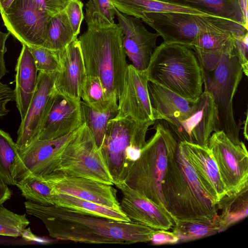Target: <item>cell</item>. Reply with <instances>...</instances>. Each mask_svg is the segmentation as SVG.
Returning <instances> with one entry per match:
<instances>
[{
  "mask_svg": "<svg viewBox=\"0 0 248 248\" xmlns=\"http://www.w3.org/2000/svg\"><path fill=\"white\" fill-rule=\"evenodd\" d=\"M235 51L238 60L246 76H248V33L241 36H235Z\"/></svg>",
  "mask_w": 248,
  "mask_h": 248,
  "instance_id": "cell-39",
  "label": "cell"
},
{
  "mask_svg": "<svg viewBox=\"0 0 248 248\" xmlns=\"http://www.w3.org/2000/svg\"><path fill=\"white\" fill-rule=\"evenodd\" d=\"M148 89L156 120H162L166 123L183 120L194 110L197 99L192 101L186 99L149 81Z\"/></svg>",
  "mask_w": 248,
  "mask_h": 248,
  "instance_id": "cell-22",
  "label": "cell"
},
{
  "mask_svg": "<svg viewBox=\"0 0 248 248\" xmlns=\"http://www.w3.org/2000/svg\"><path fill=\"white\" fill-rule=\"evenodd\" d=\"M217 206L222 210L218 219L223 231L247 217L248 186L237 193L225 195L217 202Z\"/></svg>",
  "mask_w": 248,
  "mask_h": 248,
  "instance_id": "cell-29",
  "label": "cell"
},
{
  "mask_svg": "<svg viewBox=\"0 0 248 248\" xmlns=\"http://www.w3.org/2000/svg\"><path fill=\"white\" fill-rule=\"evenodd\" d=\"M146 70L127 66L124 84L115 118L129 117L138 122L156 121L148 89Z\"/></svg>",
  "mask_w": 248,
  "mask_h": 248,
  "instance_id": "cell-14",
  "label": "cell"
},
{
  "mask_svg": "<svg viewBox=\"0 0 248 248\" xmlns=\"http://www.w3.org/2000/svg\"><path fill=\"white\" fill-rule=\"evenodd\" d=\"M177 235L174 232L165 230H155L150 242L155 245L175 244L179 241Z\"/></svg>",
  "mask_w": 248,
  "mask_h": 248,
  "instance_id": "cell-41",
  "label": "cell"
},
{
  "mask_svg": "<svg viewBox=\"0 0 248 248\" xmlns=\"http://www.w3.org/2000/svg\"><path fill=\"white\" fill-rule=\"evenodd\" d=\"M26 212L40 219L50 236L89 244H131L150 242L155 230L131 222L97 217L57 205L24 202Z\"/></svg>",
  "mask_w": 248,
  "mask_h": 248,
  "instance_id": "cell-1",
  "label": "cell"
},
{
  "mask_svg": "<svg viewBox=\"0 0 248 248\" xmlns=\"http://www.w3.org/2000/svg\"><path fill=\"white\" fill-rule=\"evenodd\" d=\"M20 168L16 142L8 133L0 129V178L7 185L16 186Z\"/></svg>",
  "mask_w": 248,
  "mask_h": 248,
  "instance_id": "cell-28",
  "label": "cell"
},
{
  "mask_svg": "<svg viewBox=\"0 0 248 248\" xmlns=\"http://www.w3.org/2000/svg\"><path fill=\"white\" fill-rule=\"evenodd\" d=\"M202 70L204 90L213 97L220 130L233 143L240 144V127L234 119L232 103L243 72L235 50L224 54L213 70L207 71L202 68Z\"/></svg>",
  "mask_w": 248,
  "mask_h": 248,
  "instance_id": "cell-8",
  "label": "cell"
},
{
  "mask_svg": "<svg viewBox=\"0 0 248 248\" xmlns=\"http://www.w3.org/2000/svg\"><path fill=\"white\" fill-rule=\"evenodd\" d=\"M80 98L93 110L104 112L118 108V103L109 100L99 78L86 76L82 85Z\"/></svg>",
  "mask_w": 248,
  "mask_h": 248,
  "instance_id": "cell-33",
  "label": "cell"
},
{
  "mask_svg": "<svg viewBox=\"0 0 248 248\" xmlns=\"http://www.w3.org/2000/svg\"><path fill=\"white\" fill-rule=\"evenodd\" d=\"M165 2L187 7L205 14L228 19L248 30L241 0H168Z\"/></svg>",
  "mask_w": 248,
  "mask_h": 248,
  "instance_id": "cell-25",
  "label": "cell"
},
{
  "mask_svg": "<svg viewBox=\"0 0 248 248\" xmlns=\"http://www.w3.org/2000/svg\"><path fill=\"white\" fill-rule=\"evenodd\" d=\"M83 124L80 101L54 89L38 140L56 139L76 131Z\"/></svg>",
  "mask_w": 248,
  "mask_h": 248,
  "instance_id": "cell-16",
  "label": "cell"
},
{
  "mask_svg": "<svg viewBox=\"0 0 248 248\" xmlns=\"http://www.w3.org/2000/svg\"><path fill=\"white\" fill-rule=\"evenodd\" d=\"M29 224L26 214L15 213L0 204V235L19 237Z\"/></svg>",
  "mask_w": 248,
  "mask_h": 248,
  "instance_id": "cell-35",
  "label": "cell"
},
{
  "mask_svg": "<svg viewBox=\"0 0 248 248\" xmlns=\"http://www.w3.org/2000/svg\"><path fill=\"white\" fill-rule=\"evenodd\" d=\"M155 123L138 122L129 117L109 121L100 149L113 184L124 182L130 165L146 144L148 128Z\"/></svg>",
  "mask_w": 248,
  "mask_h": 248,
  "instance_id": "cell-7",
  "label": "cell"
},
{
  "mask_svg": "<svg viewBox=\"0 0 248 248\" xmlns=\"http://www.w3.org/2000/svg\"><path fill=\"white\" fill-rule=\"evenodd\" d=\"M34 58L38 71L47 74L60 72L61 65L57 51L44 47H28Z\"/></svg>",
  "mask_w": 248,
  "mask_h": 248,
  "instance_id": "cell-36",
  "label": "cell"
},
{
  "mask_svg": "<svg viewBox=\"0 0 248 248\" xmlns=\"http://www.w3.org/2000/svg\"><path fill=\"white\" fill-rule=\"evenodd\" d=\"M173 232L179 240L187 241L208 237L222 231L218 215L210 220H175Z\"/></svg>",
  "mask_w": 248,
  "mask_h": 248,
  "instance_id": "cell-31",
  "label": "cell"
},
{
  "mask_svg": "<svg viewBox=\"0 0 248 248\" xmlns=\"http://www.w3.org/2000/svg\"><path fill=\"white\" fill-rule=\"evenodd\" d=\"M57 74L39 71L33 96L17 131L16 143L19 150L25 149L37 139L48 108Z\"/></svg>",
  "mask_w": 248,
  "mask_h": 248,
  "instance_id": "cell-17",
  "label": "cell"
},
{
  "mask_svg": "<svg viewBox=\"0 0 248 248\" xmlns=\"http://www.w3.org/2000/svg\"><path fill=\"white\" fill-rule=\"evenodd\" d=\"M235 36L223 32H205L199 34L191 48L201 67L207 71L215 69L224 54L235 50Z\"/></svg>",
  "mask_w": 248,
  "mask_h": 248,
  "instance_id": "cell-24",
  "label": "cell"
},
{
  "mask_svg": "<svg viewBox=\"0 0 248 248\" xmlns=\"http://www.w3.org/2000/svg\"><path fill=\"white\" fill-rule=\"evenodd\" d=\"M247 123H248V114L246 115V119L245 121V127L244 128V135L245 136V139L248 140V135H247Z\"/></svg>",
  "mask_w": 248,
  "mask_h": 248,
  "instance_id": "cell-46",
  "label": "cell"
},
{
  "mask_svg": "<svg viewBox=\"0 0 248 248\" xmlns=\"http://www.w3.org/2000/svg\"><path fill=\"white\" fill-rule=\"evenodd\" d=\"M114 185L122 194L121 208L131 222L155 230H168L172 228L173 220L166 209L124 182Z\"/></svg>",
  "mask_w": 248,
  "mask_h": 248,
  "instance_id": "cell-18",
  "label": "cell"
},
{
  "mask_svg": "<svg viewBox=\"0 0 248 248\" xmlns=\"http://www.w3.org/2000/svg\"><path fill=\"white\" fill-rule=\"evenodd\" d=\"M15 100L14 90L8 85L0 82V117L6 115L9 110L6 108V104Z\"/></svg>",
  "mask_w": 248,
  "mask_h": 248,
  "instance_id": "cell-42",
  "label": "cell"
},
{
  "mask_svg": "<svg viewBox=\"0 0 248 248\" xmlns=\"http://www.w3.org/2000/svg\"><path fill=\"white\" fill-rule=\"evenodd\" d=\"M77 38L67 15L63 10L51 17L44 47L60 51Z\"/></svg>",
  "mask_w": 248,
  "mask_h": 248,
  "instance_id": "cell-30",
  "label": "cell"
},
{
  "mask_svg": "<svg viewBox=\"0 0 248 248\" xmlns=\"http://www.w3.org/2000/svg\"><path fill=\"white\" fill-rule=\"evenodd\" d=\"M166 123L178 142L206 146L211 135L220 130L216 105L211 94L206 90L196 100L194 110L187 118Z\"/></svg>",
  "mask_w": 248,
  "mask_h": 248,
  "instance_id": "cell-12",
  "label": "cell"
},
{
  "mask_svg": "<svg viewBox=\"0 0 248 248\" xmlns=\"http://www.w3.org/2000/svg\"><path fill=\"white\" fill-rule=\"evenodd\" d=\"M154 128V135L141 149L140 157L129 166L124 182L167 210L162 183L179 142L162 123H157Z\"/></svg>",
  "mask_w": 248,
  "mask_h": 248,
  "instance_id": "cell-5",
  "label": "cell"
},
{
  "mask_svg": "<svg viewBox=\"0 0 248 248\" xmlns=\"http://www.w3.org/2000/svg\"><path fill=\"white\" fill-rule=\"evenodd\" d=\"M205 191L217 204L227 194L217 165L208 146L180 141Z\"/></svg>",
  "mask_w": 248,
  "mask_h": 248,
  "instance_id": "cell-21",
  "label": "cell"
},
{
  "mask_svg": "<svg viewBox=\"0 0 248 248\" xmlns=\"http://www.w3.org/2000/svg\"><path fill=\"white\" fill-rule=\"evenodd\" d=\"M54 205L71 211L113 220L130 222L122 210L106 207L68 194H54Z\"/></svg>",
  "mask_w": 248,
  "mask_h": 248,
  "instance_id": "cell-27",
  "label": "cell"
},
{
  "mask_svg": "<svg viewBox=\"0 0 248 248\" xmlns=\"http://www.w3.org/2000/svg\"><path fill=\"white\" fill-rule=\"evenodd\" d=\"M12 195V191L8 187L0 178V204H3L10 199Z\"/></svg>",
  "mask_w": 248,
  "mask_h": 248,
  "instance_id": "cell-44",
  "label": "cell"
},
{
  "mask_svg": "<svg viewBox=\"0 0 248 248\" xmlns=\"http://www.w3.org/2000/svg\"><path fill=\"white\" fill-rule=\"evenodd\" d=\"M207 146L217 165L227 194L248 186V154L243 141L234 144L220 130L211 135Z\"/></svg>",
  "mask_w": 248,
  "mask_h": 248,
  "instance_id": "cell-10",
  "label": "cell"
},
{
  "mask_svg": "<svg viewBox=\"0 0 248 248\" xmlns=\"http://www.w3.org/2000/svg\"><path fill=\"white\" fill-rule=\"evenodd\" d=\"M16 186L27 200L44 205H54V194L41 177L29 174L18 180Z\"/></svg>",
  "mask_w": 248,
  "mask_h": 248,
  "instance_id": "cell-32",
  "label": "cell"
},
{
  "mask_svg": "<svg viewBox=\"0 0 248 248\" xmlns=\"http://www.w3.org/2000/svg\"><path fill=\"white\" fill-rule=\"evenodd\" d=\"M167 43L191 47L197 37L205 32H223L241 36L248 30L233 21L208 15L179 12L147 13L141 19Z\"/></svg>",
  "mask_w": 248,
  "mask_h": 248,
  "instance_id": "cell-6",
  "label": "cell"
},
{
  "mask_svg": "<svg viewBox=\"0 0 248 248\" xmlns=\"http://www.w3.org/2000/svg\"><path fill=\"white\" fill-rule=\"evenodd\" d=\"M162 191L173 223L176 219H213L218 215L217 204L205 191L179 143L168 162Z\"/></svg>",
  "mask_w": 248,
  "mask_h": 248,
  "instance_id": "cell-3",
  "label": "cell"
},
{
  "mask_svg": "<svg viewBox=\"0 0 248 248\" xmlns=\"http://www.w3.org/2000/svg\"><path fill=\"white\" fill-rule=\"evenodd\" d=\"M146 71L149 82L186 99L196 100L203 92L202 68L195 52L186 46L162 42Z\"/></svg>",
  "mask_w": 248,
  "mask_h": 248,
  "instance_id": "cell-4",
  "label": "cell"
},
{
  "mask_svg": "<svg viewBox=\"0 0 248 248\" xmlns=\"http://www.w3.org/2000/svg\"><path fill=\"white\" fill-rule=\"evenodd\" d=\"M57 52L61 68L57 74L54 89L66 96L80 101L81 88L86 74L78 39Z\"/></svg>",
  "mask_w": 248,
  "mask_h": 248,
  "instance_id": "cell-20",
  "label": "cell"
},
{
  "mask_svg": "<svg viewBox=\"0 0 248 248\" xmlns=\"http://www.w3.org/2000/svg\"><path fill=\"white\" fill-rule=\"evenodd\" d=\"M54 194L61 193L121 210L117 190L111 185L84 177L70 175L57 170L41 177Z\"/></svg>",
  "mask_w": 248,
  "mask_h": 248,
  "instance_id": "cell-13",
  "label": "cell"
},
{
  "mask_svg": "<svg viewBox=\"0 0 248 248\" xmlns=\"http://www.w3.org/2000/svg\"><path fill=\"white\" fill-rule=\"evenodd\" d=\"M58 170L114 185L101 150L84 123L63 150Z\"/></svg>",
  "mask_w": 248,
  "mask_h": 248,
  "instance_id": "cell-9",
  "label": "cell"
},
{
  "mask_svg": "<svg viewBox=\"0 0 248 248\" xmlns=\"http://www.w3.org/2000/svg\"><path fill=\"white\" fill-rule=\"evenodd\" d=\"M121 13L141 20L147 13L179 12L205 15L199 11L187 7L157 0H111Z\"/></svg>",
  "mask_w": 248,
  "mask_h": 248,
  "instance_id": "cell-26",
  "label": "cell"
},
{
  "mask_svg": "<svg viewBox=\"0 0 248 248\" xmlns=\"http://www.w3.org/2000/svg\"><path fill=\"white\" fill-rule=\"evenodd\" d=\"M77 130L56 139L36 140L19 150L21 168L17 181L29 174L43 177L58 170L62 152Z\"/></svg>",
  "mask_w": 248,
  "mask_h": 248,
  "instance_id": "cell-15",
  "label": "cell"
},
{
  "mask_svg": "<svg viewBox=\"0 0 248 248\" xmlns=\"http://www.w3.org/2000/svg\"><path fill=\"white\" fill-rule=\"evenodd\" d=\"M83 123L88 128L99 148L103 142L108 123L118 114V108L101 112L92 109L87 104L80 101Z\"/></svg>",
  "mask_w": 248,
  "mask_h": 248,
  "instance_id": "cell-34",
  "label": "cell"
},
{
  "mask_svg": "<svg viewBox=\"0 0 248 248\" xmlns=\"http://www.w3.org/2000/svg\"><path fill=\"white\" fill-rule=\"evenodd\" d=\"M15 0H0V13L3 14Z\"/></svg>",
  "mask_w": 248,
  "mask_h": 248,
  "instance_id": "cell-45",
  "label": "cell"
},
{
  "mask_svg": "<svg viewBox=\"0 0 248 248\" xmlns=\"http://www.w3.org/2000/svg\"><path fill=\"white\" fill-rule=\"evenodd\" d=\"M10 34L9 32L5 33L0 31V79L8 72L5 64L4 54L7 51L5 43Z\"/></svg>",
  "mask_w": 248,
  "mask_h": 248,
  "instance_id": "cell-43",
  "label": "cell"
},
{
  "mask_svg": "<svg viewBox=\"0 0 248 248\" xmlns=\"http://www.w3.org/2000/svg\"><path fill=\"white\" fill-rule=\"evenodd\" d=\"M115 12L124 34L125 52L131 64L136 69L146 70L157 46L156 43L159 34L149 31L140 19L124 14L116 8Z\"/></svg>",
  "mask_w": 248,
  "mask_h": 248,
  "instance_id": "cell-19",
  "label": "cell"
},
{
  "mask_svg": "<svg viewBox=\"0 0 248 248\" xmlns=\"http://www.w3.org/2000/svg\"><path fill=\"white\" fill-rule=\"evenodd\" d=\"M83 3L80 0H70L64 9L76 37L80 32V26L84 19Z\"/></svg>",
  "mask_w": 248,
  "mask_h": 248,
  "instance_id": "cell-38",
  "label": "cell"
},
{
  "mask_svg": "<svg viewBox=\"0 0 248 248\" xmlns=\"http://www.w3.org/2000/svg\"><path fill=\"white\" fill-rule=\"evenodd\" d=\"M70 0H31L39 10L50 16L64 10Z\"/></svg>",
  "mask_w": 248,
  "mask_h": 248,
  "instance_id": "cell-40",
  "label": "cell"
},
{
  "mask_svg": "<svg viewBox=\"0 0 248 248\" xmlns=\"http://www.w3.org/2000/svg\"><path fill=\"white\" fill-rule=\"evenodd\" d=\"M86 22L78 40L86 76L98 78L107 98L118 103L128 66L122 30L118 24L95 18Z\"/></svg>",
  "mask_w": 248,
  "mask_h": 248,
  "instance_id": "cell-2",
  "label": "cell"
},
{
  "mask_svg": "<svg viewBox=\"0 0 248 248\" xmlns=\"http://www.w3.org/2000/svg\"><path fill=\"white\" fill-rule=\"evenodd\" d=\"M115 7L111 0H88L85 5V21L92 18L114 23Z\"/></svg>",
  "mask_w": 248,
  "mask_h": 248,
  "instance_id": "cell-37",
  "label": "cell"
},
{
  "mask_svg": "<svg viewBox=\"0 0 248 248\" xmlns=\"http://www.w3.org/2000/svg\"><path fill=\"white\" fill-rule=\"evenodd\" d=\"M157 0L162 1H165H165H167L168 0Z\"/></svg>",
  "mask_w": 248,
  "mask_h": 248,
  "instance_id": "cell-47",
  "label": "cell"
},
{
  "mask_svg": "<svg viewBox=\"0 0 248 248\" xmlns=\"http://www.w3.org/2000/svg\"><path fill=\"white\" fill-rule=\"evenodd\" d=\"M22 45L16 66V87L14 90L16 105L21 120L25 117L33 96L38 72L30 49L26 45Z\"/></svg>",
  "mask_w": 248,
  "mask_h": 248,
  "instance_id": "cell-23",
  "label": "cell"
},
{
  "mask_svg": "<svg viewBox=\"0 0 248 248\" xmlns=\"http://www.w3.org/2000/svg\"><path fill=\"white\" fill-rule=\"evenodd\" d=\"M10 34L28 47H44L52 17L37 9L31 0H15L1 14Z\"/></svg>",
  "mask_w": 248,
  "mask_h": 248,
  "instance_id": "cell-11",
  "label": "cell"
}]
</instances>
